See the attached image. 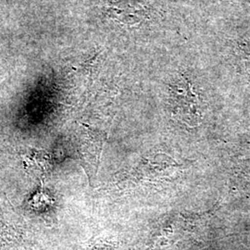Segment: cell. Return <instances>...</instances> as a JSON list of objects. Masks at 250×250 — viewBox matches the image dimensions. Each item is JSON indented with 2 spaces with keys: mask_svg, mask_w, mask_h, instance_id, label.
<instances>
[{
  "mask_svg": "<svg viewBox=\"0 0 250 250\" xmlns=\"http://www.w3.org/2000/svg\"><path fill=\"white\" fill-rule=\"evenodd\" d=\"M170 92L173 111L179 119L189 126L199 125L202 119L200 102L188 82L171 85Z\"/></svg>",
  "mask_w": 250,
  "mask_h": 250,
  "instance_id": "cell-1",
  "label": "cell"
},
{
  "mask_svg": "<svg viewBox=\"0 0 250 250\" xmlns=\"http://www.w3.org/2000/svg\"><path fill=\"white\" fill-rule=\"evenodd\" d=\"M23 158L26 160L25 163L29 167L36 168V170H40L44 174L51 168L52 161L50 162L49 155L43 150H28L23 155Z\"/></svg>",
  "mask_w": 250,
  "mask_h": 250,
  "instance_id": "cell-2",
  "label": "cell"
}]
</instances>
